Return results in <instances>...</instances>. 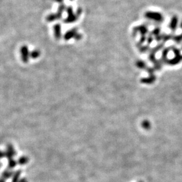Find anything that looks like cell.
I'll list each match as a JSON object with an SVG mask.
<instances>
[{
	"instance_id": "6da1fadb",
	"label": "cell",
	"mask_w": 182,
	"mask_h": 182,
	"mask_svg": "<svg viewBox=\"0 0 182 182\" xmlns=\"http://www.w3.org/2000/svg\"><path fill=\"white\" fill-rule=\"evenodd\" d=\"M142 126L146 130L149 129H150V127H151V123H150V122H149L148 121H145L143 122Z\"/></svg>"
},
{
	"instance_id": "7a4b0ae2",
	"label": "cell",
	"mask_w": 182,
	"mask_h": 182,
	"mask_svg": "<svg viewBox=\"0 0 182 182\" xmlns=\"http://www.w3.org/2000/svg\"><path fill=\"white\" fill-rule=\"evenodd\" d=\"M138 182H143V181H138Z\"/></svg>"
}]
</instances>
